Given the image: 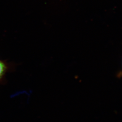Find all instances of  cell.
<instances>
[{"label": "cell", "instance_id": "cell-2", "mask_svg": "<svg viewBox=\"0 0 122 122\" xmlns=\"http://www.w3.org/2000/svg\"><path fill=\"white\" fill-rule=\"evenodd\" d=\"M117 76L118 77H122V69L120 71H119L118 72V73L117 75Z\"/></svg>", "mask_w": 122, "mask_h": 122}, {"label": "cell", "instance_id": "cell-1", "mask_svg": "<svg viewBox=\"0 0 122 122\" xmlns=\"http://www.w3.org/2000/svg\"><path fill=\"white\" fill-rule=\"evenodd\" d=\"M7 70V66L3 61L0 60V80L2 78Z\"/></svg>", "mask_w": 122, "mask_h": 122}]
</instances>
